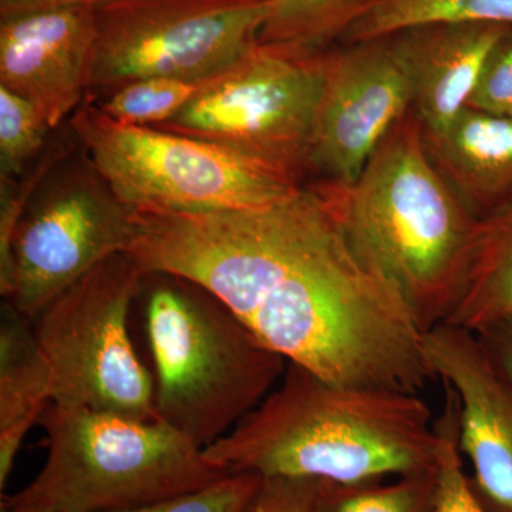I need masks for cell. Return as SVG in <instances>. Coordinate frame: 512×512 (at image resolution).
<instances>
[{"mask_svg":"<svg viewBox=\"0 0 512 512\" xmlns=\"http://www.w3.org/2000/svg\"><path fill=\"white\" fill-rule=\"evenodd\" d=\"M419 393L329 382L288 363L276 389L204 456L228 473L352 484L436 468Z\"/></svg>","mask_w":512,"mask_h":512,"instance_id":"cell-1","label":"cell"},{"mask_svg":"<svg viewBox=\"0 0 512 512\" xmlns=\"http://www.w3.org/2000/svg\"><path fill=\"white\" fill-rule=\"evenodd\" d=\"M350 244L402 295L424 333L446 323L473 261L481 221L431 160L410 111L353 183H325Z\"/></svg>","mask_w":512,"mask_h":512,"instance_id":"cell-2","label":"cell"},{"mask_svg":"<svg viewBox=\"0 0 512 512\" xmlns=\"http://www.w3.org/2000/svg\"><path fill=\"white\" fill-rule=\"evenodd\" d=\"M151 276L144 330L158 420L204 450L264 402L288 362L207 289L178 276Z\"/></svg>","mask_w":512,"mask_h":512,"instance_id":"cell-3","label":"cell"},{"mask_svg":"<svg viewBox=\"0 0 512 512\" xmlns=\"http://www.w3.org/2000/svg\"><path fill=\"white\" fill-rule=\"evenodd\" d=\"M45 466L13 500L64 512L140 507L227 476L194 441L161 420H134L50 403L40 417Z\"/></svg>","mask_w":512,"mask_h":512,"instance_id":"cell-4","label":"cell"},{"mask_svg":"<svg viewBox=\"0 0 512 512\" xmlns=\"http://www.w3.org/2000/svg\"><path fill=\"white\" fill-rule=\"evenodd\" d=\"M70 124L90 163L130 210H241L302 188L298 175L275 165L201 138L117 123L93 104L74 111Z\"/></svg>","mask_w":512,"mask_h":512,"instance_id":"cell-5","label":"cell"},{"mask_svg":"<svg viewBox=\"0 0 512 512\" xmlns=\"http://www.w3.org/2000/svg\"><path fill=\"white\" fill-rule=\"evenodd\" d=\"M144 272L127 254L110 256L32 320L53 377L52 403L158 420L153 373L130 335Z\"/></svg>","mask_w":512,"mask_h":512,"instance_id":"cell-6","label":"cell"},{"mask_svg":"<svg viewBox=\"0 0 512 512\" xmlns=\"http://www.w3.org/2000/svg\"><path fill=\"white\" fill-rule=\"evenodd\" d=\"M328 56L308 47L256 43L170 123L158 127L210 141L298 175L309 150Z\"/></svg>","mask_w":512,"mask_h":512,"instance_id":"cell-7","label":"cell"},{"mask_svg":"<svg viewBox=\"0 0 512 512\" xmlns=\"http://www.w3.org/2000/svg\"><path fill=\"white\" fill-rule=\"evenodd\" d=\"M268 0H109L94 8L89 93L147 77L205 80L259 40Z\"/></svg>","mask_w":512,"mask_h":512,"instance_id":"cell-8","label":"cell"},{"mask_svg":"<svg viewBox=\"0 0 512 512\" xmlns=\"http://www.w3.org/2000/svg\"><path fill=\"white\" fill-rule=\"evenodd\" d=\"M133 215L89 158L47 171L0 261V293L30 320L110 256L126 254Z\"/></svg>","mask_w":512,"mask_h":512,"instance_id":"cell-9","label":"cell"},{"mask_svg":"<svg viewBox=\"0 0 512 512\" xmlns=\"http://www.w3.org/2000/svg\"><path fill=\"white\" fill-rule=\"evenodd\" d=\"M412 84L392 36L328 56L309 163L326 183H353L387 134L412 111Z\"/></svg>","mask_w":512,"mask_h":512,"instance_id":"cell-10","label":"cell"},{"mask_svg":"<svg viewBox=\"0 0 512 512\" xmlns=\"http://www.w3.org/2000/svg\"><path fill=\"white\" fill-rule=\"evenodd\" d=\"M434 377L458 400V446L470 463L471 487L488 512H512V384L480 336L441 323L424 333Z\"/></svg>","mask_w":512,"mask_h":512,"instance_id":"cell-11","label":"cell"},{"mask_svg":"<svg viewBox=\"0 0 512 512\" xmlns=\"http://www.w3.org/2000/svg\"><path fill=\"white\" fill-rule=\"evenodd\" d=\"M94 39V8L87 6L2 18L0 86L35 104L53 130L89 93Z\"/></svg>","mask_w":512,"mask_h":512,"instance_id":"cell-12","label":"cell"},{"mask_svg":"<svg viewBox=\"0 0 512 512\" xmlns=\"http://www.w3.org/2000/svg\"><path fill=\"white\" fill-rule=\"evenodd\" d=\"M511 26L434 23L392 35L412 84L424 134L447 127L468 106L485 63Z\"/></svg>","mask_w":512,"mask_h":512,"instance_id":"cell-13","label":"cell"},{"mask_svg":"<svg viewBox=\"0 0 512 512\" xmlns=\"http://www.w3.org/2000/svg\"><path fill=\"white\" fill-rule=\"evenodd\" d=\"M424 134V133H423ZM427 150L447 183L483 221L512 202V119L466 107Z\"/></svg>","mask_w":512,"mask_h":512,"instance_id":"cell-14","label":"cell"},{"mask_svg":"<svg viewBox=\"0 0 512 512\" xmlns=\"http://www.w3.org/2000/svg\"><path fill=\"white\" fill-rule=\"evenodd\" d=\"M53 377L33 322L6 301L0 315V473L9 476L29 430L52 403Z\"/></svg>","mask_w":512,"mask_h":512,"instance_id":"cell-15","label":"cell"},{"mask_svg":"<svg viewBox=\"0 0 512 512\" xmlns=\"http://www.w3.org/2000/svg\"><path fill=\"white\" fill-rule=\"evenodd\" d=\"M512 315V202L481 221L466 284L446 323L478 333Z\"/></svg>","mask_w":512,"mask_h":512,"instance_id":"cell-16","label":"cell"},{"mask_svg":"<svg viewBox=\"0 0 512 512\" xmlns=\"http://www.w3.org/2000/svg\"><path fill=\"white\" fill-rule=\"evenodd\" d=\"M434 23L512 26V0H380L346 36L350 42H366Z\"/></svg>","mask_w":512,"mask_h":512,"instance_id":"cell-17","label":"cell"},{"mask_svg":"<svg viewBox=\"0 0 512 512\" xmlns=\"http://www.w3.org/2000/svg\"><path fill=\"white\" fill-rule=\"evenodd\" d=\"M380 0H268L259 43L315 49L346 30Z\"/></svg>","mask_w":512,"mask_h":512,"instance_id":"cell-18","label":"cell"},{"mask_svg":"<svg viewBox=\"0 0 512 512\" xmlns=\"http://www.w3.org/2000/svg\"><path fill=\"white\" fill-rule=\"evenodd\" d=\"M434 497L436 468L363 483L316 481V512H433Z\"/></svg>","mask_w":512,"mask_h":512,"instance_id":"cell-19","label":"cell"},{"mask_svg":"<svg viewBox=\"0 0 512 512\" xmlns=\"http://www.w3.org/2000/svg\"><path fill=\"white\" fill-rule=\"evenodd\" d=\"M205 80L181 77H147L134 80L106 94L97 107L117 123L138 127H163L197 96Z\"/></svg>","mask_w":512,"mask_h":512,"instance_id":"cell-20","label":"cell"},{"mask_svg":"<svg viewBox=\"0 0 512 512\" xmlns=\"http://www.w3.org/2000/svg\"><path fill=\"white\" fill-rule=\"evenodd\" d=\"M458 400L444 384V404L434 420L437 434L436 497L433 512H488L478 500L458 446Z\"/></svg>","mask_w":512,"mask_h":512,"instance_id":"cell-21","label":"cell"},{"mask_svg":"<svg viewBox=\"0 0 512 512\" xmlns=\"http://www.w3.org/2000/svg\"><path fill=\"white\" fill-rule=\"evenodd\" d=\"M52 127L35 104L0 86V177L8 181L28 168Z\"/></svg>","mask_w":512,"mask_h":512,"instance_id":"cell-22","label":"cell"},{"mask_svg":"<svg viewBox=\"0 0 512 512\" xmlns=\"http://www.w3.org/2000/svg\"><path fill=\"white\" fill-rule=\"evenodd\" d=\"M261 483L262 477L258 474L247 471L229 473L215 483L190 493L174 495L140 507L106 512H245Z\"/></svg>","mask_w":512,"mask_h":512,"instance_id":"cell-23","label":"cell"},{"mask_svg":"<svg viewBox=\"0 0 512 512\" xmlns=\"http://www.w3.org/2000/svg\"><path fill=\"white\" fill-rule=\"evenodd\" d=\"M467 107L512 119V26L488 57Z\"/></svg>","mask_w":512,"mask_h":512,"instance_id":"cell-24","label":"cell"},{"mask_svg":"<svg viewBox=\"0 0 512 512\" xmlns=\"http://www.w3.org/2000/svg\"><path fill=\"white\" fill-rule=\"evenodd\" d=\"M245 512H316V480L262 478Z\"/></svg>","mask_w":512,"mask_h":512,"instance_id":"cell-25","label":"cell"},{"mask_svg":"<svg viewBox=\"0 0 512 512\" xmlns=\"http://www.w3.org/2000/svg\"><path fill=\"white\" fill-rule=\"evenodd\" d=\"M488 355L512 384V315L477 333Z\"/></svg>","mask_w":512,"mask_h":512,"instance_id":"cell-26","label":"cell"},{"mask_svg":"<svg viewBox=\"0 0 512 512\" xmlns=\"http://www.w3.org/2000/svg\"><path fill=\"white\" fill-rule=\"evenodd\" d=\"M106 2L109 0H0V15L2 18H9V16L35 12V10L74 8V6L97 8Z\"/></svg>","mask_w":512,"mask_h":512,"instance_id":"cell-27","label":"cell"},{"mask_svg":"<svg viewBox=\"0 0 512 512\" xmlns=\"http://www.w3.org/2000/svg\"><path fill=\"white\" fill-rule=\"evenodd\" d=\"M0 512H64L55 507L40 503H26V501L13 500L6 497L2 500V510Z\"/></svg>","mask_w":512,"mask_h":512,"instance_id":"cell-28","label":"cell"}]
</instances>
